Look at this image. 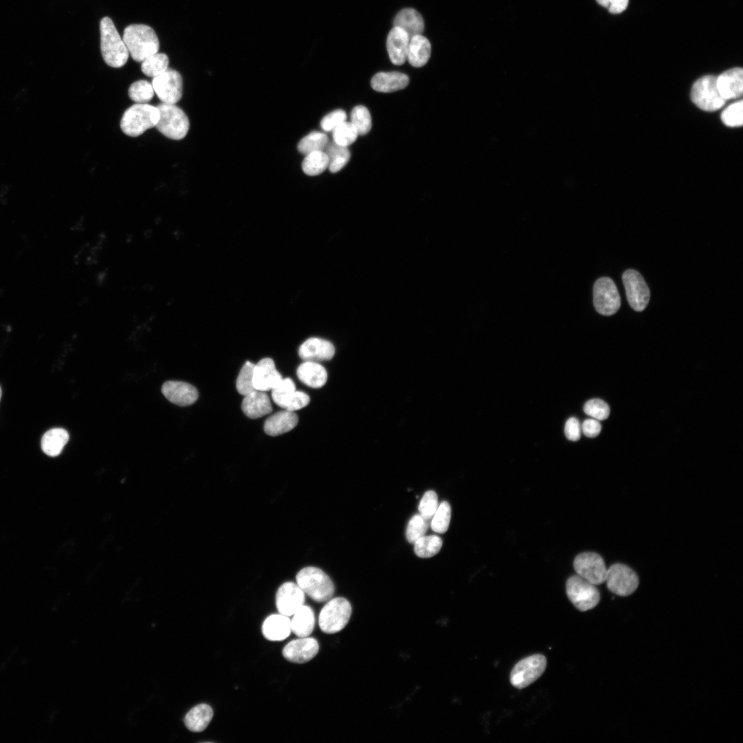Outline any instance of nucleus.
<instances>
[{"mask_svg":"<svg viewBox=\"0 0 743 743\" xmlns=\"http://www.w3.org/2000/svg\"><path fill=\"white\" fill-rule=\"evenodd\" d=\"M319 651V644L314 638L301 637L289 642L283 647L282 654L288 661L305 663L312 660Z\"/></svg>","mask_w":743,"mask_h":743,"instance_id":"dca6fc26","label":"nucleus"},{"mask_svg":"<svg viewBox=\"0 0 743 743\" xmlns=\"http://www.w3.org/2000/svg\"><path fill=\"white\" fill-rule=\"evenodd\" d=\"M297 585L310 598L316 602H326L332 598L334 585L330 577L319 568H302L296 576Z\"/></svg>","mask_w":743,"mask_h":743,"instance_id":"7ed1b4c3","label":"nucleus"},{"mask_svg":"<svg viewBox=\"0 0 743 743\" xmlns=\"http://www.w3.org/2000/svg\"><path fill=\"white\" fill-rule=\"evenodd\" d=\"M438 495L433 491H427L418 505L420 515L430 520L438 507Z\"/></svg>","mask_w":743,"mask_h":743,"instance_id":"49530a36","label":"nucleus"},{"mask_svg":"<svg viewBox=\"0 0 743 743\" xmlns=\"http://www.w3.org/2000/svg\"><path fill=\"white\" fill-rule=\"evenodd\" d=\"M169 60L164 53H155L142 61L141 70L149 77H156L168 69Z\"/></svg>","mask_w":743,"mask_h":743,"instance_id":"c9c22d12","label":"nucleus"},{"mask_svg":"<svg viewBox=\"0 0 743 743\" xmlns=\"http://www.w3.org/2000/svg\"><path fill=\"white\" fill-rule=\"evenodd\" d=\"M581 431L588 438H595L601 431V425L599 420L594 418H588L582 423Z\"/></svg>","mask_w":743,"mask_h":743,"instance_id":"3c124183","label":"nucleus"},{"mask_svg":"<svg viewBox=\"0 0 743 743\" xmlns=\"http://www.w3.org/2000/svg\"><path fill=\"white\" fill-rule=\"evenodd\" d=\"M335 348L332 343L319 338H310L299 349V355L304 361H323L332 358Z\"/></svg>","mask_w":743,"mask_h":743,"instance_id":"aec40b11","label":"nucleus"},{"mask_svg":"<svg viewBox=\"0 0 743 743\" xmlns=\"http://www.w3.org/2000/svg\"><path fill=\"white\" fill-rule=\"evenodd\" d=\"M566 594L574 606L581 612L593 609L600 601V593L596 585L577 574L567 580Z\"/></svg>","mask_w":743,"mask_h":743,"instance_id":"0eeeda50","label":"nucleus"},{"mask_svg":"<svg viewBox=\"0 0 743 743\" xmlns=\"http://www.w3.org/2000/svg\"><path fill=\"white\" fill-rule=\"evenodd\" d=\"M593 302L596 310L604 316L615 314L621 307V298L614 282L609 277L598 279L593 287Z\"/></svg>","mask_w":743,"mask_h":743,"instance_id":"9d476101","label":"nucleus"},{"mask_svg":"<svg viewBox=\"0 0 743 743\" xmlns=\"http://www.w3.org/2000/svg\"><path fill=\"white\" fill-rule=\"evenodd\" d=\"M347 115L342 109L334 110L325 115L321 120V127L324 131H332L336 127L346 121Z\"/></svg>","mask_w":743,"mask_h":743,"instance_id":"de8ad7c7","label":"nucleus"},{"mask_svg":"<svg viewBox=\"0 0 743 743\" xmlns=\"http://www.w3.org/2000/svg\"><path fill=\"white\" fill-rule=\"evenodd\" d=\"M546 665V658L542 654L532 655L519 660L510 672L511 685L517 689L528 687L543 674Z\"/></svg>","mask_w":743,"mask_h":743,"instance_id":"1a4fd4ad","label":"nucleus"},{"mask_svg":"<svg viewBox=\"0 0 743 743\" xmlns=\"http://www.w3.org/2000/svg\"><path fill=\"white\" fill-rule=\"evenodd\" d=\"M309 402L310 397L307 394L296 391L286 409L291 411L299 410L307 406Z\"/></svg>","mask_w":743,"mask_h":743,"instance_id":"8fccbe9b","label":"nucleus"},{"mask_svg":"<svg viewBox=\"0 0 743 743\" xmlns=\"http://www.w3.org/2000/svg\"><path fill=\"white\" fill-rule=\"evenodd\" d=\"M329 160L324 151H318L305 155L302 170L308 175L315 176L328 168Z\"/></svg>","mask_w":743,"mask_h":743,"instance_id":"473e14b6","label":"nucleus"},{"mask_svg":"<svg viewBox=\"0 0 743 743\" xmlns=\"http://www.w3.org/2000/svg\"><path fill=\"white\" fill-rule=\"evenodd\" d=\"M351 121L358 135L367 134L372 128V118L367 107L357 105L351 111Z\"/></svg>","mask_w":743,"mask_h":743,"instance_id":"4c0bfd02","label":"nucleus"},{"mask_svg":"<svg viewBox=\"0 0 743 743\" xmlns=\"http://www.w3.org/2000/svg\"><path fill=\"white\" fill-rule=\"evenodd\" d=\"M154 91L162 103L175 104L182 96V78L181 74L173 69L154 77L152 80Z\"/></svg>","mask_w":743,"mask_h":743,"instance_id":"4468645a","label":"nucleus"},{"mask_svg":"<svg viewBox=\"0 0 743 743\" xmlns=\"http://www.w3.org/2000/svg\"><path fill=\"white\" fill-rule=\"evenodd\" d=\"M717 76L707 75L697 80L691 91L693 103L700 109L713 111L722 107L726 100L720 96L716 85Z\"/></svg>","mask_w":743,"mask_h":743,"instance_id":"6e6552de","label":"nucleus"},{"mask_svg":"<svg viewBox=\"0 0 743 743\" xmlns=\"http://www.w3.org/2000/svg\"><path fill=\"white\" fill-rule=\"evenodd\" d=\"M358 133L350 122L345 121L332 131L333 141L338 145L347 147L358 138Z\"/></svg>","mask_w":743,"mask_h":743,"instance_id":"a19ab883","label":"nucleus"},{"mask_svg":"<svg viewBox=\"0 0 743 743\" xmlns=\"http://www.w3.org/2000/svg\"><path fill=\"white\" fill-rule=\"evenodd\" d=\"M573 566L578 576L595 585L605 581L607 568L603 558L597 553L585 552L578 554Z\"/></svg>","mask_w":743,"mask_h":743,"instance_id":"f8f14e48","label":"nucleus"},{"mask_svg":"<svg viewBox=\"0 0 743 743\" xmlns=\"http://www.w3.org/2000/svg\"><path fill=\"white\" fill-rule=\"evenodd\" d=\"M564 433L569 440H579L581 433V426L579 421L574 417L570 418L565 424Z\"/></svg>","mask_w":743,"mask_h":743,"instance_id":"09e8293b","label":"nucleus"},{"mask_svg":"<svg viewBox=\"0 0 743 743\" xmlns=\"http://www.w3.org/2000/svg\"><path fill=\"white\" fill-rule=\"evenodd\" d=\"M271 391L274 403L286 409L296 391L295 384L289 378H282Z\"/></svg>","mask_w":743,"mask_h":743,"instance_id":"e433bc0d","label":"nucleus"},{"mask_svg":"<svg viewBox=\"0 0 743 743\" xmlns=\"http://www.w3.org/2000/svg\"><path fill=\"white\" fill-rule=\"evenodd\" d=\"M292 632L298 637L309 636L315 625V616L313 610L308 605H302L292 615L290 619Z\"/></svg>","mask_w":743,"mask_h":743,"instance_id":"c85d7f7f","label":"nucleus"},{"mask_svg":"<svg viewBox=\"0 0 743 743\" xmlns=\"http://www.w3.org/2000/svg\"><path fill=\"white\" fill-rule=\"evenodd\" d=\"M128 94L136 103H147L153 97L154 89L152 84L147 80H139L130 85Z\"/></svg>","mask_w":743,"mask_h":743,"instance_id":"58836bf2","label":"nucleus"},{"mask_svg":"<svg viewBox=\"0 0 743 743\" xmlns=\"http://www.w3.org/2000/svg\"><path fill=\"white\" fill-rule=\"evenodd\" d=\"M409 82L408 76L401 72H378L372 77L371 86L376 91L388 93L404 89Z\"/></svg>","mask_w":743,"mask_h":743,"instance_id":"b1692460","label":"nucleus"},{"mask_svg":"<svg viewBox=\"0 0 743 743\" xmlns=\"http://www.w3.org/2000/svg\"><path fill=\"white\" fill-rule=\"evenodd\" d=\"M261 631L263 636L269 640H283L292 632L290 619L280 613L270 615L264 620Z\"/></svg>","mask_w":743,"mask_h":743,"instance_id":"4be33fe9","label":"nucleus"},{"mask_svg":"<svg viewBox=\"0 0 743 743\" xmlns=\"http://www.w3.org/2000/svg\"><path fill=\"white\" fill-rule=\"evenodd\" d=\"M623 282L632 308L637 312L644 310L649 303L650 292L642 275L636 270L628 269L623 274Z\"/></svg>","mask_w":743,"mask_h":743,"instance_id":"ddd939ff","label":"nucleus"},{"mask_svg":"<svg viewBox=\"0 0 743 743\" xmlns=\"http://www.w3.org/2000/svg\"><path fill=\"white\" fill-rule=\"evenodd\" d=\"M451 506L446 501H443L438 506L431 521V529L437 533L447 531L451 520Z\"/></svg>","mask_w":743,"mask_h":743,"instance_id":"ea45409f","label":"nucleus"},{"mask_svg":"<svg viewBox=\"0 0 743 743\" xmlns=\"http://www.w3.org/2000/svg\"><path fill=\"white\" fill-rule=\"evenodd\" d=\"M605 582L612 593L620 596H627L636 591L639 581L636 573L629 567L622 563H615L607 568Z\"/></svg>","mask_w":743,"mask_h":743,"instance_id":"9b49d317","label":"nucleus"},{"mask_svg":"<svg viewBox=\"0 0 743 743\" xmlns=\"http://www.w3.org/2000/svg\"><path fill=\"white\" fill-rule=\"evenodd\" d=\"M722 122L728 127H742L743 124V102L740 100L728 106L721 114Z\"/></svg>","mask_w":743,"mask_h":743,"instance_id":"c03bdc74","label":"nucleus"},{"mask_svg":"<svg viewBox=\"0 0 743 743\" xmlns=\"http://www.w3.org/2000/svg\"><path fill=\"white\" fill-rule=\"evenodd\" d=\"M299 379L305 385L312 388L323 387L327 379V374L324 367L317 362L305 361L297 370Z\"/></svg>","mask_w":743,"mask_h":743,"instance_id":"a878e982","label":"nucleus"},{"mask_svg":"<svg viewBox=\"0 0 743 743\" xmlns=\"http://www.w3.org/2000/svg\"><path fill=\"white\" fill-rule=\"evenodd\" d=\"M414 552L420 558H429L438 554L442 546V539L438 535H424L417 539Z\"/></svg>","mask_w":743,"mask_h":743,"instance_id":"72a5a7b5","label":"nucleus"},{"mask_svg":"<svg viewBox=\"0 0 743 743\" xmlns=\"http://www.w3.org/2000/svg\"><path fill=\"white\" fill-rule=\"evenodd\" d=\"M394 25L404 30L409 38L422 34L424 31V20L422 15L413 8H405L395 17Z\"/></svg>","mask_w":743,"mask_h":743,"instance_id":"cd10ccee","label":"nucleus"},{"mask_svg":"<svg viewBox=\"0 0 743 743\" xmlns=\"http://www.w3.org/2000/svg\"><path fill=\"white\" fill-rule=\"evenodd\" d=\"M162 392L171 402L182 407L193 404L199 396L197 389L193 385L175 380L165 382L162 385Z\"/></svg>","mask_w":743,"mask_h":743,"instance_id":"f3484780","label":"nucleus"},{"mask_svg":"<svg viewBox=\"0 0 743 743\" xmlns=\"http://www.w3.org/2000/svg\"><path fill=\"white\" fill-rule=\"evenodd\" d=\"M1 387H0V400H1Z\"/></svg>","mask_w":743,"mask_h":743,"instance_id":"864d4df0","label":"nucleus"},{"mask_svg":"<svg viewBox=\"0 0 743 743\" xmlns=\"http://www.w3.org/2000/svg\"><path fill=\"white\" fill-rule=\"evenodd\" d=\"M157 108L160 117L156 129L168 138L179 140L184 138L189 129V120L184 111L175 104L161 103Z\"/></svg>","mask_w":743,"mask_h":743,"instance_id":"423d86ee","label":"nucleus"},{"mask_svg":"<svg viewBox=\"0 0 743 743\" xmlns=\"http://www.w3.org/2000/svg\"><path fill=\"white\" fill-rule=\"evenodd\" d=\"M282 378L272 359L265 358L255 365L253 385L256 390L262 391L271 390Z\"/></svg>","mask_w":743,"mask_h":743,"instance_id":"a211bd4d","label":"nucleus"},{"mask_svg":"<svg viewBox=\"0 0 743 743\" xmlns=\"http://www.w3.org/2000/svg\"><path fill=\"white\" fill-rule=\"evenodd\" d=\"M213 716V711L211 707L206 704H200L186 713L184 722L191 731L202 732L208 726Z\"/></svg>","mask_w":743,"mask_h":743,"instance_id":"c756f323","label":"nucleus"},{"mask_svg":"<svg viewBox=\"0 0 743 743\" xmlns=\"http://www.w3.org/2000/svg\"><path fill=\"white\" fill-rule=\"evenodd\" d=\"M100 51L105 62L110 67L119 68L127 62L129 51L116 28L107 17L100 22Z\"/></svg>","mask_w":743,"mask_h":743,"instance_id":"f03ea898","label":"nucleus"},{"mask_svg":"<svg viewBox=\"0 0 743 743\" xmlns=\"http://www.w3.org/2000/svg\"><path fill=\"white\" fill-rule=\"evenodd\" d=\"M329 160L328 169L332 173L341 170L349 162L351 154L347 147L337 144L333 140L329 142L324 149Z\"/></svg>","mask_w":743,"mask_h":743,"instance_id":"2f4dec72","label":"nucleus"},{"mask_svg":"<svg viewBox=\"0 0 743 743\" xmlns=\"http://www.w3.org/2000/svg\"><path fill=\"white\" fill-rule=\"evenodd\" d=\"M298 416L288 410L279 411L270 416L264 423V431L269 435L283 434L294 429L298 423Z\"/></svg>","mask_w":743,"mask_h":743,"instance_id":"393cba45","label":"nucleus"},{"mask_svg":"<svg viewBox=\"0 0 743 743\" xmlns=\"http://www.w3.org/2000/svg\"><path fill=\"white\" fill-rule=\"evenodd\" d=\"M305 602V593L294 582H286L278 589L276 594V606L279 613L287 616H292Z\"/></svg>","mask_w":743,"mask_h":743,"instance_id":"2eb2a0df","label":"nucleus"},{"mask_svg":"<svg viewBox=\"0 0 743 743\" xmlns=\"http://www.w3.org/2000/svg\"><path fill=\"white\" fill-rule=\"evenodd\" d=\"M69 438L68 432L62 428H54L46 431L41 442L43 451L48 456L58 455Z\"/></svg>","mask_w":743,"mask_h":743,"instance_id":"7c9ffc66","label":"nucleus"},{"mask_svg":"<svg viewBox=\"0 0 743 743\" xmlns=\"http://www.w3.org/2000/svg\"><path fill=\"white\" fill-rule=\"evenodd\" d=\"M328 142V137L325 133L312 131L299 141L297 149L301 154L305 155L314 151H324Z\"/></svg>","mask_w":743,"mask_h":743,"instance_id":"f704fd0d","label":"nucleus"},{"mask_svg":"<svg viewBox=\"0 0 743 743\" xmlns=\"http://www.w3.org/2000/svg\"><path fill=\"white\" fill-rule=\"evenodd\" d=\"M584 412L599 421L606 420L610 413L609 405L603 400L593 398L587 401L583 407Z\"/></svg>","mask_w":743,"mask_h":743,"instance_id":"a18cd8bd","label":"nucleus"},{"mask_svg":"<svg viewBox=\"0 0 743 743\" xmlns=\"http://www.w3.org/2000/svg\"><path fill=\"white\" fill-rule=\"evenodd\" d=\"M352 613L349 601L343 597L332 598L321 609L319 616V625L326 634H335L341 631L348 623Z\"/></svg>","mask_w":743,"mask_h":743,"instance_id":"39448f33","label":"nucleus"},{"mask_svg":"<svg viewBox=\"0 0 743 743\" xmlns=\"http://www.w3.org/2000/svg\"><path fill=\"white\" fill-rule=\"evenodd\" d=\"M429 526V520L420 515H413L408 522L406 537L410 543L424 536Z\"/></svg>","mask_w":743,"mask_h":743,"instance_id":"37998d69","label":"nucleus"},{"mask_svg":"<svg viewBox=\"0 0 743 743\" xmlns=\"http://www.w3.org/2000/svg\"><path fill=\"white\" fill-rule=\"evenodd\" d=\"M596 1L612 14L622 12L627 8L629 3V0H596Z\"/></svg>","mask_w":743,"mask_h":743,"instance_id":"603ef678","label":"nucleus"},{"mask_svg":"<svg viewBox=\"0 0 743 743\" xmlns=\"http://www.w3.org/2000/svg\"><path fill=\"white\" fill-rule=\"evenodd\" d=\"M716 85L720 96L726 101L741 97L743 93V69L734 67L724 72L717 76Z\"/></svg>","mask_w":743,"mask_h":743,"instance_id":"6ab92c4d","label":"nucleus"},{"mask_svg":"<svg viewBox=\"0 0 743 743\" xmlns=\"http://www.w3.org/2000/svg\"><path fill=\"white\" fill-rule=\"evenodd\" d=\"M410 38L402 28L394 26L387 38V50L391 62L396 65H402L407 60Z\"/></svg>","mask_w":743,"mask_h":743,"instance_id":"412c9836","label":"nucleus"},{"mask_svg":"<svg viewBox=\"0 0 743 743\" xmlns=\"http://www.w3.org/2000/svg\"><path fill=\"white\" fill-rule=\"evenodd\" d=\"M241 409L246 416L256 419L269 414L272 411L268 396L262 391L255 390L244 396Z\"/></svg>","mask_w":743,"mask_h":743,"instance_id":"5701e85b","label":"nucleus"},{"mask_svg":"<svg viewBox=\"0 0 743 743\" xmlns=\"http://www.w3.org/2000/svg\"><path fill=\"white\" fill-rule=\"evenodd\" d=\"M122 39L132 58L142 62L158 52L160 43L155 31L144 24H131L123 32Z\"/></svg>","mask_w":743,"mask_h":743,"instance_id":"f257e3e1","label":"nucleus"},{"mask_svg":"<svg viewBox=\"0 0 743 743\" xmlns=\"http://www.w3.org/2000/svg\"><path fill=\"white\" fill-rule=\"evenodd\" d=\"M431 52L429 41L422 34L410 38L407 59L415 67L424 66L429 61Z\"/></svg>","mask_w":743,"mask_h":743,"instance_id":"bb28decb","label":"nucleus"},{"mask_svg":"<svg viewBox=\"0 0 743 743\" xmlns=\"http://www.w3.org/2000/svg\"><path fill=\"white\" fill-rule=\"evenodd\" d=\"M255 365L247 361L241 367L236 381L237 391L246 396L256 390L253 385V372Z\"/></svg>","mask_w":743,"mask_h":743,"instance_id":"79ce46f5","label":"nucleus"},{"mask_svg":"<svg viewBox=\"0 0 743 743\" xmlns=\"http://www.w3.org/2000/svg\"><path fill=\"white\" fill-rule=\"evenodd\" d=\"M160 117L157 107L147 103H136L124 112L120 128L124 133L137 137L145 131L155 127Z\"/></svg>","mask_w":743,"mask_h":743,"instance_id":"20e7f679","label":"nucleus"}]
</instances>
